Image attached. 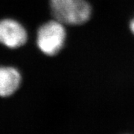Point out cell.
Instances as JSON below:
<instances>
[{"label": "cell", "mask_w": 134, "mask_h": 134, "mask_svg": "<svg viewBox=\"0 0 134 134\" xmlns=\"http://www.w3.org/2000/svg\"><path fill=\"white\" fill-rule=\"evenodd\" d=\"M66 37L64 24L54 19L40 27L37 35V44L43 54L54 56L62 49Z\"/></svg>", "instance_id": "obj_2"}, {"label": "cell", "mask_w": 134, "mask_h": 134, "mask_svg": "<svg viewBox=\"0 0 134 134\" xmlns=\"http://www.w3.org/2000/svg\"><path fill=\"white\" fill-rule=\"evenodd\" d=\"M28 40V34L24 27L12 19L0 20V43L9 48L23 46Z\"/></svg>", "instance_id": "obj_3"}, {"label": "cell", "mask_w": 134, "mask_h": 134, "mask_svg": "<svg viewBox=\"0 0 134 134\" xmlns=\"http://www.w3.org/2000/svg\"><path fill=\"white\" fill-rule=\"evenodd\" d=\"M21 81L22 77L16 69L0 66V96H12L18 90Z\"/></svg>", "instance_id": "obj_4"}, {"label": "cell", "mask_w": 134, "mask_h": 134, "mask_svg": "<svg viewBox=\"0 0 134 134\" xmlns=\"http://www.w3.org/2000/svg\"><path fill=\"white\" fill-rule=\"evenodd\" d=\"M49 4L54 19L64 25H82L91 16V7L86 0H50Z\"/></svg>", "instance_id": "obj_1"}, {"label": "cell", "mask_w": 134, "mask_h": 134, "mask_svg": "<svg viewBox=\"0 0 134 134\" xmlns=\"http://www.w3.org/2000/svg\"><path fill=\"white\" fill-rule=\"evenodd\" d=\"M130 30H131L132 33L134 34V19L131 21L130 25Z\"/></svg>", "instance_id": "obj_5"}]
</instances>
